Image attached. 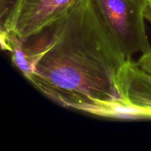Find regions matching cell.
<instances>
[{"label":"cell","instance_id":"obj_1","mask_svg":"<svg viewBox=\"0 0 151 151\" xmlns=\"http://www.w3.org/2000/svg\"><path fill=\"white\" fill-rule=\"evenodd\" d=\"M127 58L91 0L24 39L15 60L41 94L92 114L118 97L116 76Z\"/></svg>","mask_w":151,"mask_h":151},{"label":"cell","instance_id":"obj_2","mask_svg":"<svg viewBox=\"0 0 151 151\" xmlns=\"http://www.w3.org/2000/svg\"><path fill=\"white\" fill-rule=\"evenodd\" d=\"M118 97L93 115L109 119H151V52L127 58L116 76Z\"/></svg>","mask_w":151,"mask_h":151},{"label":"cell","instance_id":"obj_3","mask_svg":"<svg viewBox=\"0 0 151 151\" xmlns=\"http://www.w3.org/2000/svg\"><path fill=\"white\" fill-rule=\"evenodd\" d=\"M127 58L151 52L145 29L146 0H91Z\"/></svg>","mask_w":151,"mask_h":151},{"label":"cell","instance_id":"obj_4","mask_svg":"<svg viewBox=\"0 0 151 151\" xmlns=\"http://www.w3.org/2000/svg\"><path fill=\"white\" fill-rule=\"evenodd\" d=\"M79 0H16L1 23V32L24 39L61 17Z\"/></svg>","mask_w":151,"mask_h":151},{"label":"cell","instance_id":"obj_5","mask_svg":"<svg viewBox=\"0 0 151 151\" xmlns=\"http://www.w3.org/2000/svg\"><path fill=\"white\" fill-rule=\"evenodd\" d=\"M145 19L151 24V5H148L145 10Z\"/></svg>","mask_w":151,"mask_h":151},{"label":"cell","instance_id":"obj_6","mask_svg":"<svg viewBox=\"0 0 151 151\" xmlns=\"http://www.w3.org/2000/svg\"><path fill=\"white\" fill-rule=\"evenodd\" d=\"M146 1L147 2L148 5H151V0H146Z\"/></svg>","mask_w":151,"mask_h":151}]
</instances>
